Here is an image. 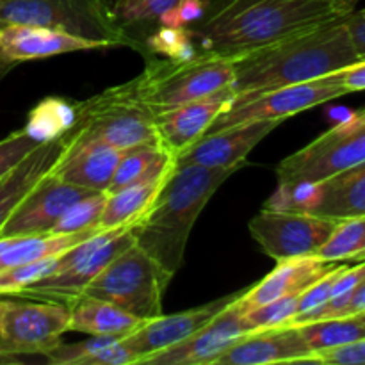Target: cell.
<instances>
[{
	"label": "cell",
	"mask_w": 365,
	"mask_h": 365,
	"mask_svg": "<svg viewBox=\"0 0 365 365\" xmlns=\"http://www.w3.org/2000/svg\"><path fill=\"white\" fill-rule=\"evenodd\" d=\"M314 364L324 365H365V337L339 348L317 353Z\"/></svg>",
	"instance_id": "cell-38"
},
{
	"label": "cell",
	"mask_w": 365,
	"mask_h": 365,
	"mask_svg": "<svg viewBox=\"0 0 365 365\" xmlns=\"http://www.w3.org/2000/svg\"><path fill=\"white\" fill-rule=\"evenodd\" d=\"M210 0H178L168 13L160 16L159 25L166 27H192L207 14Z\"/></svg>",
	"instance_id": "cell-36"
},
{
	"label": "cell",
	"mask_w": 365,
	"mask_h": 365,
	"mask_svg": "<svg viewBox=\"0 0 365 365\" xmlns=\"http://www.w3.org/2000/svg\"><path fill=\"white\" fill-rule=\"evenodd\" d=\"M337 221L310 212L264 207L250 221V234L277 262L316 255Z\"/></svg>",
	"instance_id": "cell-11"
},
{
	"label": "cell",
	"mask_w": 365,
	"mask_h": 365,
	"mask_svg": "<svg viewBox=\"0 0 365 365\" xmlns=\"http://www.w3.org/2000/svg\"><path fill=\"white\" fill-rule=\"evenodd\" d=\"M0 364H21V359H13V356L0 355Z\"/></svg>",
	"instance_id": "cell-43"
},
{
	"label": "cell",
	"mask_w": 365,
	"mask_h": 365,
	"mask_svg": "<svg viewBox=\"0 0 365 365\" xmlns=\"http://www.w3.org/2000/svg\"><path fill=\"white\" fill-rule=\"evenodd\" d=\"M120 155L121 150L93 135L71 130L50 175L77 187L107 192Z\"/></svg>",
	"instance_id": "cell-16"
},
{
	"label": "cell",
	"mask_w": 365,
	"mask_h": 365,
	"mask_svg": "<svg viewBox=\"0 0 365 365\" xmlns=\"http://www.w3.org/2000/svg\"><path fill=\"white\" fill-rule=\"evenodd\" d=\"M64 143H66V135L56 139V141L39 145L14 170H11L9 173L0 178V228L6 225V221L9 220L14 209L20 205L21 200L27 196V192L45 175L50 173V170L63 152Z\"/></svg>",
	"instance_id": "cell-23"
},
{
	"label": "cell",
	"mask_w": 365,
	"mask_h": 365,
	"mask_svg": "<svg viewBox=\"0 0 365 365\" xmlns=\"http://www.w3.org/2000/svg\"><path fill=\"white\" fill-rule=\"evenodd\" d=\"M299 328L305 342L316 359L317 353L327 349L339 348L365 337V321L362 314L348 317H334V319L312 321V323L294 324Z\"/></svg>",
	"instance_id": "cell-29"
},
{
	"label": "cell",
	"mask_w": 365,
	"mask_h": 365,
	"mask_svg": "<svg viewBox=\"0 0 365 365\" xmlns=\"http://www.w3.org/2000/svg\"><path fill=\"white\" fill-rule=\"evenodd\" d=\"M61 269V253L0 271V296H18L25 287Z\"/></svg>",
	"instance_id": "cell-33"
},
{
	"label": "cell",
	"mask_w": 365,
	"mask_h": 365,
	"mask_svg": "<svg viewBox=\"0 0 365 365\" xmlns=\"http://www.w3.org/2000/svg\"><path fill=\"white\" fill-rule=\"evenodd\" d=\"M341 264L319 259L317 255L280 260L278 266L259 284L245 289L239 298V305L245 310H252L285 296L302 294Z\"/></svg>",
	"instance_id": "cell-21"
},
{
	"label": "cell",
	"mask_w": 365,
	"mask_h": 365,
	"mask_svg": "<svg viewBox=\"0 0 365 365\" xmlns=\"http://www.w3.org/2000/svg\"><path fill=\"white\" fill-rule=\"evenodd\" d=\"M118 24L127 34L130 48L143 52L146 38L159 27V20L178 0H109Z\"/></svg>",
	"instance_id": "cell-27"
},
{
	"label": "cell",
	"mask_w": 365,
	"mask_h": 365,
	"mask_svg": "<svg viewBox=\"0 0 365 365\" xmlns=\"http://www.w3.org/2000/svg\"><path fill=\"white\" fill-rule=\"evenodd\" d=\"M344 95H348V89L342 82L341 70H339L327 77L271 89V91L259 93L246 100L230 102L228 109L214 120L205 134L237 127V125L253 123V121H284L294 114L309 110L330 100L341 98Z\"/></svg>",
	"instance_id": "cell-9"
},
{
	"label": "cell",
	"mask_w": 365,
	"mask_h": 365,
	"mask_svg": "<svg viewBox=\"0 0 365 365\" xmlns=\"http://www.w3.org/2000/svg\"><path fill=\"white\" fill-rule=\"evenodd\" d=\"M7 302L0 324V355L45 356L70 331V307L63 303Z\"/></svg>",
	"instance_id": "cell-10"
},
{
	"label": "cell",
	"mask_w": 365,
	"mask_h": 365,
	"mask_svg": "<svg viewBox=\"0 0 365 365\" xmlns=\"http://www.w3.org/2000/svg\"><path fill=\"white\" fill-rule=\"evenodd\" d=\"M359 116L362 118V120H365V110H364V113H359Z\"/></svg>",
	"instance_id": "cell-45"
},
{
	"label": "cell",
	"mask_w": 365,
	"mask_h": 365,
	"mask_svg": "<svg viewBox=\"0 0 365 365\" xmlns=\"http://www.w3.org/2000/svg\"><path fill=\"white\" fill-rule=\"evenodd\" d=\"M134 245V235H132V227L125 228L123 232L114 235L109 241L102 242L98 248L89 252L88 255L82 257L78 262L71 264L66 269L59 273H52L48 277L41 278L36 284L29 285L18 294V298L39 299V302H53L70 305L75 299L81 298L86 292L88 285L102 273L103 267Z\"/></svg>",
	"instance_id": "cell-14"
},
{
	"label": "cell",
	"mask_w": 365,
	"mask_h": 365,
	"mask_svg": "<svg viewBox=\"0 0 365 365\" xmlns=\"http://www.w3.org/2000/svg\"><path fill=\"white\" fill-rule=\"evenodd\" d=\"M106 191H96L75 202L73 205L68 207L66 212L56 223V227L50 230V234H73V232L98 228V221L100 216H102L103 205H106Z\"/></svg>",
	"instance_id": "cell-32"
},
{
	"label": "cell",
	"mask_w": 365,
	"mask_h": 365,
	"mask_svg": "<svg viewBox=\"0 0 365 365\" xmlns=\"http://www.w3.org/2000/svg\"><path fill=\"white\" fill-rule=\"evenodd\" d=\"M342 16L335 0H225L189 31L196 52L237 59Z\"/></svg>",
	"instance_id": "cell-1"
},
{
	"label": "cell",
	"mask_w": 365,
	"mask_h": 365,
	"mask_svg": "<svg viewBox=\"0 0 365 365\" xmlns=\"http://www.w3.org/2000/svg\"><path fill=\"white\" fill-rule=\"evenodd\" d=\"M77 123V102L61 96H46L27 116L25 132L39 145L56 141L71 132Z\"/></svg>",
	"instance_id": "cell-28"
},
{
	"label": "cell",
	"mask_w": 365,
	"mask_h": 365,
	"mask_svg": "<svg viewBox=\"0 0 365 365\" xmlns=\"http://www.w3.org/2000/svg\"><path fill=\"white\" fill-rule=\"evenodd\" d=\"M39 146L38 141L25 132V128L13 132L0 141V178L18 166L27 155Z\"/></svg>",
	"instance_id": "cell-35"
},
{
	"label": "cell",
	"mask_w": 365,
	"mask_h": 365,
	"mask_svg": "<svg viewBox=\"0 0 365 365\" xmlns=\"http://www.w3.org/2000/svg\"><path fill=\"white\" fill-rule=\"evenodd\" d=\"M310 214L328 220L365 216V163L317 182Z\"/></svg>",
	"instance_id": "cell-22"
},
{
	"label": "cell",
	"mask_w": 365,
	"mask_h": 365,
	"mask_svg": "<svg viewBox=\"0 0 365 365\" xmlns=\"http://www.w3.org/2000/svg\"><path fill=\"white\" fill-rule=\"evenodd\" d=\"M68 307H70V331H81L86 335L123 339L145 323L120 307L88 294H82Z\"/></svg>",
	"instance_id": "cell-24"
},
{
	"label": "cell",
	"mask_w": 365,
	"mask_h": 365,
	"mask_svg": "<svg viewBox=\"0 0 365 365\" xmlns=\"http://www.w3.org/2000/svg\"><path fill=\"white\" fill-rule=\"evenodd\" d=\"M362 163H365V120L353 114L305 148L285 157L277 166L278 184H317Z\"/></svg>",
	"instance_id": "cell-8"
},
{
	"label": "cell",
	"mask_w": 365,
	"mask_h": 365,
	"mask_svg": "<svg viewBox=\"0 0 365 365\" xmlns=\"http://www.w3.org/2000/svg\"><path fill=\"white\" fill-rule=\"evenodd\" d=\"M84 50H107V46L100 41L39 25L0 24V56L11 63L18 64Z\"/></svg>",
	"instance_id": "cell-20"
},
{
	"label": "cell",
	"mask_w": 365,
	"mask_h": 365,
	"mask_svg": "<svg viewBox=\"0 0 365 365\" xmlns=\"http://www.w3.org/2000/svg\"><path fill=\"white\" fill-rule=\"evenodd\" d=\"M177 166V159L164 148L159 139L121 150L120 160L114 170L107 192H116L143 182L168 177Z\"/></svg>",
	"instance_id": "cell-25"
},
{
	"label": "cell",
	"mask_w": 365,
	"mask_h": 365,
	"mask_svg": "<svg viewBox=\"0 0 365 365\" xmlns=\"http://www.w3.org/2000/svg\"><path fill=\"white\" fill-rule=\"evenodd\" d=\"M312 362L310 351L299 328L294 324L257 330L245 335L228 348L214 365H271Z\"/></svg>",
	"instance_id": "cell-19"
},
{
	"label": "cell",
	"mask_w": 365,
	"mask_h": 365,
	"mask_svg": "<svg viewBox=\"0 0 365 365\" xmlns=\"http://www.w3.org/2000/svg\"><path fill=\"white\" fill-rule=\"evenodd\" d=\"M365 312V277L353 291L351 299L348 303V316H359Z\"/></svg>",
	"instance_id": "cell-41"
},
{
	"label": "cell",
	"mask_w": 365,
	"mask_h": 365,
	"mask_svg": "<svg viewBox=\"0 0 365 365\" xmlns=\"http://www.w3.org/2000/svg\"><path fill=\"white\" fill-rule=\"evenodd\" d=\"M346 267H348V266L341 264V266L335 267L334 271H330L327 277L321 278L319 282H316L314 285H310V287L307 289L305 292H302V296H299L298 314H296V316H299V314L310 312V310L317 309V307L323 305L324 302H328V299H330V296H331V289H334L335 282H337V278L341 277V273L346 269Z\"/></svg>",
	"instance_id": "cell-37"
},
{
	"label": "cell",
	"mask_w": 365,
	"mask_h": 365,
	"mask_svg": "<svg viewBox=\"0 0 365 365\" xmlns=\"http://www.w3.org/2000/svg\"><path fill=\"white\" fill-rule=\"evenodd\" d=\"M234 91L221 89L214 95L155 114L157 139L177 159L182 152L198 141L223 110L228 109Z\"/></svg>",
	"instance_id": "cell-18"
},
{
	"label": "cell",
	"mask_w": 365,
	"mask_h": 365,
	"mask_svg": "<svg viewBox=\"0 0 365 365\" xmlns=\"http://www.w3.org/2000/svg\"><path fill=\"white\" fill-rule=\"evenodd\" d=\"M242 292H245V289L234 292V294L214 299V302L198 307V309L171 314V316H164L163 314V316L145 321L138 330L123 337L125 346L134 355V364H143L148 356L191 337L195 331H198L210 319H214L221 310L227 309L230 303H234Z\"/></svg>",
	"instance_id": "cell-15"
},
{
	"label": "cell",
	"mask_w": 365,
	"mask_h": 365,
	"mask_svg": "<svg viewBox=\"0 0 365 365\" xmlns=\"http://www.w3.org/2000/svg\"><path fill=\"white\" fill-rule=\"evenodd\" d=\"M134 78L146 106L155 114L232 88L234 59L198 52L191 59L146 57Z\"/></svg>",
	"instance_id": "cell-4"
},
{
	"label": "cell",
	"mask_w": 365,
	"mask_h": 365,
	"mask_svg": "<svg viewBox=\"0 0 365 365\" xmlns=\"http://www.w3.org/2000/svg\"><path fill=\"white\" fill-rule=\"evenodd\" d=\"M235 168L175 166L152 205L132 227L135 246L148 253L171 278L184 262L192 227L214 192Z\"/></svg>",
	"instance_id": "cell-3"
},
{
	"label": "cell",
	"mask_w": 365,
	"mask_h": 365,
	"mask_svg": "<svg viewBox=\"0 0 365 365\" xmlns=\"http://www.w3.org/2000/svg\"><path fill=\"white\" fill-rule=\"evenodd\" d=\"M6 303L7 299H0V324H2V316H4V310H6Z\"/></svg>",
	"instance_id": "cell-44"
},
{
	"label": "cell",
	"mask_w": 365,
	"mask_h": 365,
	"mask_svg": "<svg viewBox=\"0 0 365 365\" xmlns=\"http://www.w3.org/2000/svg\"><path fill=\"white\" fill-rule=\"evenodd\" d=\"M342 82H344L348 93L364 91L365 89V59H360L359 63L351 64L348 68L341 70Z\"/></svg>",
	"instance_id": "cell-40"
},
{
	"label": "cell",
	"mask_w": 365,
	"mask_h": 365,
	"mask_svg": "<svg viewBox=\"0 0 365 365\" xmlns=\"http://www.w3.org/2000/svg\"><path fill=\"white\" fill-rule=\"evenodd\" d=\"M0 24L39 25L100 41L107 48H130L109 0H0Z\"/></svg>",
	"instance_id": "cell-6"
},
{
	"label": "cell",
	"mask_w": 365,
	"mask_h": 365,
	"mask_svg": "<svg viewBox=\"0 0 365 365\" xmlns=\"http://www.w3.org/2000/svg\"><path fill=\"white\" fill-rule=\"evenodd\" d=\"M241 298V296H239ZM239 298L185 341L148 356L145 365H214L228 348L257 331L246 319Z\"/></svg>",
	"instance_id": "cell-12"
},
{
	"label": "cell",
	"mask_w": 365,
	"mask_h": 365,
	"mask_svg": "<svg viewBox=\"0 0 365 365\" xmlns=\"http://www.w3.org/2000/svg\"><path fill=\"white\" fill-rule=\"evenodd\" d=\"M299 296H285V298L274 299V302L260 305L257 309L245 310L246 319L250 321L255 330H267V328H277L289 324L298 314Z\"/></svg>",
	"instance_id": "cell-34"
},
{
	"label": "cell",
	"mask_w": 365,
	"mask_h": 365,
	"mask_svg": "<svg viewBox=\"0 0 365 365\" xmlns=\"http://www.w3.org/2000/svg\"><path fill=\"white\" fill-rule=\"evenodd\" d=\"M282 121H253L205 134L177 157V166L235 168L248 164L250 152L271 134Z\"/></svg>",
	"instance_id": "cell-17"
},
{
	"label": "cell",
	"mask_w": 365,
	"mask_h": 365,
	"mask_svg": "<svg viewBox=\"0 0 365 365\" xmlns=\"http://www.w3.org/2000/svg\"><path fill=\"white\" fill-rule=\"evenodd\" d=\"M89 189L77 187L59 180L53 175H45L20 205L14 209L9 220L0 228V237H27V235L50 234L68 207L84 196L91 195Z\"/></svg>",
	"instance_id": "cell-13"
},
{
	"label": "cell",
	"mask_w": 365,
	"mask_h": 365,
	"mask_svg": "<svg viewBox=\"0 0 365 365\" xmlns=\"http://www.w3.org/2000/svg\"><path fill=\"white\" fill-rule=\"evenodd\" d=\"M14 66H16V63H11V61L4 59V57L0 56V81H2L4 77H7V75L14 70Z\"/></svg>",
	"instance_id": "cell-42"
},
{
	"label": "cell",
	"mask_w": 365,
	"mask_h": 365,
	"mask_svg": "<svg viewBox=\"0 0 365 365\" xmlns=\"http://www.w3.org/2000/svg\"><path fill=\"white\" fill-rule=\"evenodd\" d=\"M170 282V274L134 242L103 267L84 294L106 299L139 319L150 321L164 314L163 296Z\"/></svg>",
	"instance_id": "cell-7"
},
{
	"label": "cell",
	"mask_w": 365,
	"mask_h": 365,
	"mask_svg": "<svg viewBox=\"0 0 365 365\" xmlns=\"http://www.w3.org/2000/svg\"><path fill=\"white\" fill-rule=\"evenodd\" d=\"M143 57H164V59H191L196 53L195 39L189 27H166L159 25L146 38L143 45Z\"/></svg>",
	"instance_id": "cell-31"
},
{
	"label": "cell",
	"mask_w": 365,
	"mask_h": 365,
	"mask_svg": "<svg viewBox=\"0 0 365 365\" xmlns=\"http://www.w3.org/2000/svg\"><path fill=\"white\" fill-rule=\"evenodd\" d=\"M316 255L334 262L365 255V216L337 221L334 232Z\"/></svg>",
	"instance_id": "cell-30"
},
{
	"label": "cell",
	"mask_w": 365,
	"mask_h": 365,
	"mask_svg": "<svg viewBox=\"0 0 365 365\" xmlns=\"http://www.w3.org/2000/svg\"><path fill=\"white\" fill-rule=\"evenodd\" d=\"M359 61L341 18L234 59L232 102L327 77Z\"/></svg>",
	"instance_id": "cell-2"
},
{
	"label": "cell",
	"mask_w": 365,
	"mask_h": 365,
	"mask_svg": "<svg viewBox=\"0 0 365 365\" xmlns=\"http://www.w3.org/2000/svg\"><path fill=\"white\" fill-rule=\"evenodd\" d=\"M168 177L130 185L116 192H107L106 205L98 221L100 230H113V228L134 225L152 205Z\"/></svg>",
	"instance_id": "cell-26"
},
{
	"label": "cell",
	"mask_w": 365,
	"mask_h": 365,
	"mask_svg": "<svg viewBox=\"0 0 365 365\" xmlns=\"http://www.w3.org/2000/svg\"><path fill=\"white\" fill-rule=\"evenodd\" d=\"M362 317H364V321H365V312H364V314H362Z\"/></svg>",
	"instance_id": "cell-46"
},
{
	"label": "cell",
	"mask_w": 365,
	"mask_h": 365,
	"mask_svg": "<svg viewBox=\"0 0 365 365\" xmlns=\"http://www.w3.org/2000/svg\"><path fill=\"white\" fill-rule=\"evenodd\" d=\"M71 130L127 150L157 139L155 113L146 106L132 78L77 102V123Z\"/></svg>",
	"instance_id": "cell-5"
},
{
	"label": "cell",
	"mask_w": 365,
	"mask_h": 365,
	"mask_svg": "<svg viewBox=\"0 0 365 365\" xmlns=\"http://www.w3.org/2000/svg\"><path fill=\"white\" fill-rule=\"evenodd\" d=\"M342 24L348 29V34L351 38L353 48L360 59H365V9L348 13L342 16Z\"/></svg>",
	"instance_id": "cell-39"
}]
</instances>
